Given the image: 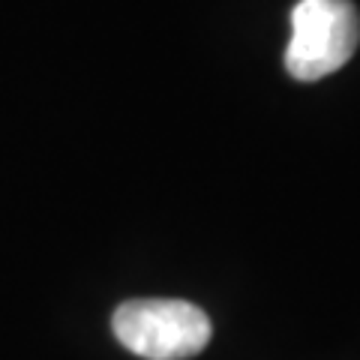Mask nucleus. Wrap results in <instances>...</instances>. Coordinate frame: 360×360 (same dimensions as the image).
Instances as JSON below:
<instances>
[{
    "label": "nucleus",
    "instance_id": "nucleus-1",
    "mask_svg": "<svg viewBox=\"0 0 360 360\" xmlns=\"http://www.w3.org/2000/svg\"><path fill=\"white\" fill-rule=\"evenodd\" d=\"M111 330L127 352L144 360H186L210 342V319L186 300L141 297L120 303Z\"/></svg>",
    "mask_w": 360,
    "mask_h": 360
},
{
    "label": "nucleus",
    "instance_id": "nucleus-2",
    "mask_svg": "<svg viewBox=\"0 0 360 360\" xmlns=\"http://www.w3.org/2000/svg\"><path fill=\"white\" fill-rule=\"evenodd\" d=\"M360 13L352 0H297L291 9L285 72L297 82H319L354 58Z\"/></svg>",
    "mask_w": 360,
    "mask_h": 360
}]
</instances>
